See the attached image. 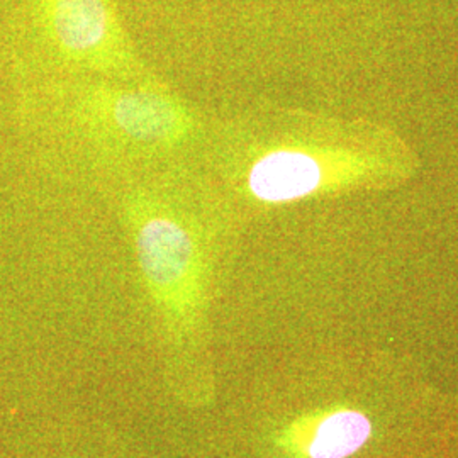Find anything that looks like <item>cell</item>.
I'll return each instance as SVG.
<instances>
[{
	"instance_id": "obj_1",
	"label": "cell",
	"mask_w": 458,
	"mask_h": 458,
	"mask_svg": "<svg viewBox=\"0 0 458 458\" xmlns=\"http://www.w3.org/2000/svg\"><path fill=\"white\" fill-rule=\"evenodd\" d=\"M132 223L138 262L155 304L174 335H194L204 299V263L194 234L175 216L148 208H140Z\"/></svg>"
},
{
	"instance_id": "obj_2",
	"label": "cell",
	"mask_w": 458,
	"mask_h": 458,
	"mask_svg": "<svg viewBox=\"0 0 458 458\" xmlns=\"http://www.w3.org/2000/svg\"><path fill=\"white\" fill-rule=\"evenodd\" d=\"M374 425L355 408L314 411L285 426L277 438L287 458H350L370 442Z\"/></svg>"
},
{
	"instance_id": "obj_3",
	"label": "cell",
	"mask_w": 458,
	"mask_h": 458,
	"mask_svg": "<svg viewBox=\"0 0 458 458\" xmlns=\"http://www.w3.org/2000/svg\"><path fill=\"white\" fill-rule=\"evenodd\" d=\"M56 43L73 58L96 66L119 60L115 26L106 0H45Z\"/></svg>"
},
{
	"instance_id": "obj_4",
	"label": "cell",
	"mask_w": 458,
	"mask_h": 458,
	"mask_svg": "<svg viewBox=\"0 0 458 458\" xmlns=\"http://www.w3.org/2000/svg\"><path fill=\"white\" fill-rule=\"evenodd\" d=\"M106 111L119 131L140 143H179L191 130V117L174 98L148 90L115 92Z\"/></svg>"
},
{
	"instance_id": "obj_5",
	"label": "cell",
	"mask_w": 458,
	"mask_h": 458,
	"mask_svg": "<svg viewBox=\"0 0 458 458\" xmlns=\"http://www.w3.org/2000/svg\"><path fill=\"white\" fill-rule=\"evenodd\" d=\"M327 182L325 164L302 149H276L251 165L246 185L263 202H291L318 192Z\"/></svg>"
}]
</instances>
